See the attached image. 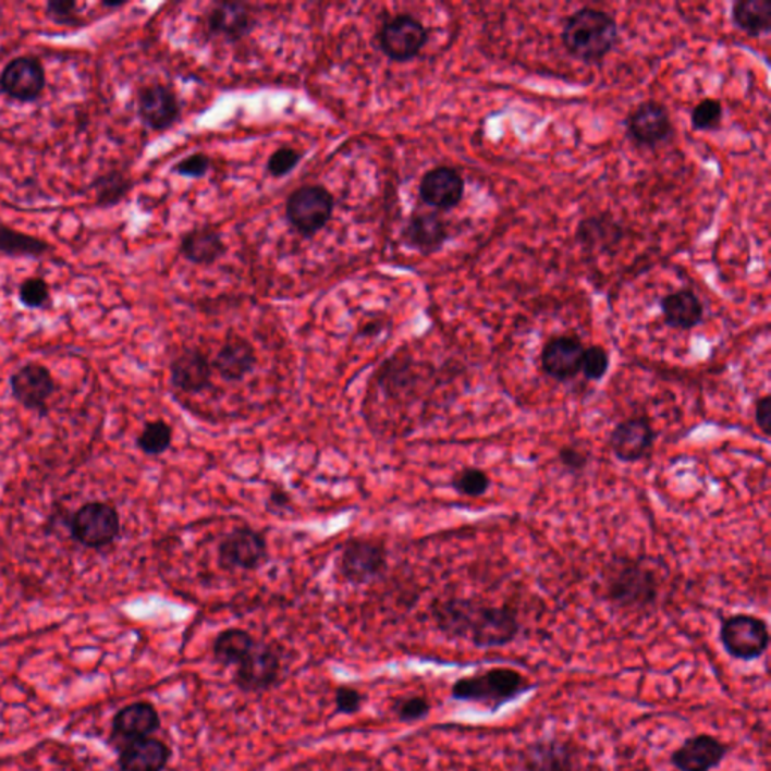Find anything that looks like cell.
I'll use <instances>...</instances> for the list:
<instances>
[{"label":"cell","instance_id":"1","mask_svg":"<svg viewBox=\"0 0 771 771\" xmlns=\"http://www.w3.org/2000/svg\"><path fill=\"white\" fill-rule=\"evenodd\" d=\"M431 615L443 635L467 640L476 648L506 647L517 639L521 621L510 605H494L476 598L450 597L436 600Z\"/></svg>","mask_w":771,"mask_h":771},{"label":"cell","instance_id":"2","mask_svg":"<svg viewBox=\"0 0 771 771\" xmlns=\"http://www.w3.org/2000/svg\"><path fill=\"white\" fill-rule=\"evenodd\" d=\"M662 582L651 566L632 558H615L603 573V597L621 611H645L659 601Z\"/></svg>","mask_w":771,"mask_h":771},{"label":"cell","instance_id":"3","mask_svg":"<svg viewBox=\"0 0 771 771\" xmlns=\"http://www.w3.org/2000/svg\"><path fill=\"white\" fill-rule=\"evenodd\" d=\"M617 23L608 11L585 7L564 20L562 46L574 59L585 64H600L617 42Z\"/></svg>","mask_w":771,"mask_h":771},{"label":"cell","instance_id":"4","mask_svg":"<svg viewBox=\"0 0 771 771\" xmlns=\"http://www.w3.org/2000/svg\"><path fill=\"white\" fill-rule=\"evenodd\" d=\"M534 686L522 672L513 668H491L452 684L455 701L475 703L498 713L506 703L529 694Z\"/></svg>","mask_w":771,"mask_h":771},{"label":"cell","instance_id":"5","mask_svg":"<svg viewBox=\"0 0 771 771\" xmlns=\"http://www.w3.org/2000/svg\"><path fill=\"white\" fill-rule=\"evenodd\" d=\"M719 639L726 654L734 660L754 662L769 649V624L762 617L737 613L722 621Z\"/></svg>","mask_w":771,"mask_h":771},{"label":"cell","instance_id":"6","mask_svg":"<svg viewBox=\"0 0 771 771\" xmlns=\"http://www.w3.org/2000/svg\"><path fill=\"white\" fill-rule=\"evenodd\" d=\"M334 199L322 186H303L291 193L285 215L290 225L303 237H314L332 219Z\"/></svg>","mask_w":771,"mask_h":771},{"label":"cell","instance_id":"7","mask_svg":"<svg viewBox=\"0 0 771 771\" xmlns=\"http://www.w3.org/2000/svg\"><path fill=\"white\" fill-rule=\"evenodd\" d=\"M219 565L228 572H255L269 560L266 537L249 526L234 527L218 546Z\"/></svg>","mask_w":771,"mask_h":771},{"label":"cell","instance_id":"8","mask_svg":"<svg viewBox=\"0 0 771 771\" xmlns=\"http://www.w3.org/2000/svg\"><path fill=\"white\" fill-rule=\"evenodd\" d=\"M74 540L90 549H101L115 542L121 533L120 514L109 503H85L71 518Z\"/></svg>","mask_w":771,"mask_h":771},{"label":"cell","instance_id":"9","mask_svg":"<svg viewBox=\"0 0 771 771\" xmlns=\"http://www.w3.org/2000/svg\"><path fill=\"white\" fill-rule=\"evenodd\" d=\"M388 568V550L383 542L353 538L342 549L338 572L345 582L365 585L383 576Z\"/></svg>","mask_w":771,"mask_h":771},{"label":"cell","instance_id":"10","mask_svg":"<svg viewBox=\"0 0 771 771\" xmlns=\"http://www.w3.org/2000/svg\"><path fill=\"white\" fill-rule=\"evenodd\" d=\"M281 669V656L277 649L258 640L234 668V684L245 694H262L277 684Z\"/></svg>","mask_w":771,"mask_h":771},{"label":"cell","instance_id":"11","mask_svg":"<svg viewBox=\"0 0 771 771\" xmlns=\"http://www.w3.org/2000/svg\"><path fill=\"white\" fill-rule=\"evenodd\" d=\"M379 41L386 57L392 61L407 62L423 52L428 41V30L418 19L401 14L384 23Z\"/></svg>","mask_w":771,"mask_h":771},{"label":"cell","instance_id":"12","mask_svg":"<svg viewBox=\"0 0 771 771\" xmlns=\"http://www.w3.org/2000/svg\"><path fill=\"white\" fill-rule=\"evenodd\" d=\"M628 139L637 147L654 149L674 136V124L666 106L648 100L632 110L625 121Z\"/></svg>","mask_w":771,"mask_h":771},{"label":"cell","instance_id":"13","mask_svg":"<svg viewBox=\"0 0 771 771\" xmlns=\"http://www.w3.org/2000/svg\"><path fill=\"white\" fill-rule=\"evenodd\" d=\"M656 431L645 416L624 419L609 436V446L621 463H637L647 458L654 448Z\"/></svg>","mask_w":771,"mask_h":771},{"label":"cell","instance_id":"14","mask_svg":"<svg viewBox=\"0 0 771 771\" xmlns=\"http://www.w3.org/2000/svg\"><path fill=\"white\" fill-rule=\"evenodd\" d=\"M731 747L710 734H696L684 739L671 754V764L678 771H713L725 761Z\"/></svg>","mask_w":771,"mask_h":771},{"label":"cell","instance_id":"15","mask_svg":"<svg viewBox=\"0 0 771 771\" xmlns=\"http://www.w3.org/2000/svg\"><path fill=\"white\" fill-rule=\"evenodd\" d=\"M584 342L573 334H558L546 342L540 354L542 372L558 383H566L580 372Z\"/></svg>","mask_w":771,"mask_h":771},{"label":"cell","instance_id":"16","mask_svg":"<svg viewBox=\"0 0 771 771\" xmlns=\"http://www.w3.org/2000/svg\"><path fill=\"white\" fill-rule=\"evenodd\" d=\"M625 237V227L611 212H598L582 219L576 230V242L585 254L600 257L613 254Z\"/></svg>","mask_w":771,"mask_h":771},{"label":"cell","instance_id":"17","mask_svg":"<svg viewBox=\"0 0 771 771\" xmlns=\"http://www.w3.org/2000/svg\"><path fill=\"white\" fill-rule=\"evenodd\" d=\"M466 183L454 168L439 167L423 176L419 184L420 199L440 211L454 210L462 204Z\"/></svg>","mask_w":771,"mask_h":771},{"label":"cell","instance_id":"18","mask_svg":"<svg viewBox=\"0 0 771 771\" xmlns=\"http://www.w3.org/2000/svg\"><path fill=\"white\" fill-rule=\"evenodd\" d=\"M46 86V73L38 59L15 58L2 71L0 88L8 97L19 101H34Z\"/></svg>","mask_w":771,"mask_h":771},{"label":"cell","instance_id":"19","mask_svg":"<svg viewBox=\"0 0 771 771\" xmlns=\"http://www.w3.org/2000/svg\"><path fill=\"white\" fill-rule=\"evenodd\" d=\"M140 120L156 132L171 128L180 120L181 105L174 90L167 85L144 86L137 97Z\"/></svg>","mask_w":771,"mask_h":771},{"label":"cell","instance_id":"20","mask_svg":"<svg viewBox=\"0 0 771 771\" xmlns=\"http://www.w3.org/2000/svg\"><path fill=\"white\" fill-rule=\"evenodd\" d=\"M14 399L29 411L46 412L47 401L54 393V380L49 369L39 364H27L11 377Z\"/></svg>","mask_w":771,"mask_h":771},{"label":"cell","instance_id":"21","mask_svg":"<svg viewBox=\"0 0 771 771\" xmlns=\"http://www.w3.org/2000/svg\"><path fill=\"white\" fill-rule=\"evenodd\" d=\"M208 33L225 39L228 42H237L247 37L257 26L254 13L246 3L218 2L211 7L207 14Z\"/></svg>","mask_w":771,"mask_h":771},{"label":"cell","instance_id":"22","mask_svg":"<svg viewBox=\"0 0 771 771\" xmlns=\"http://www.w3.org/2000/svg\"><path fill=\"white\" fill-rule=\"evenodd\" d=\"M523 771H577L576 749L562 739H538L521 754Z\"/></svg>","mask_w":771,"mask_h":771},{"label":"cell","instance_id":"23","mask_svg":"<svg viewBox=\"0 0 771 771\" xmlns=\"http://www.w3.org/2000/svg\"><path fill=\"white\" fill-rule=\"evenodd\" d=\"M211 360L199 348H188L172 360L171 383L184 393H200L211 388Z\"/></svg>","mask_w":771,"mask_h":771},{"label":"cell","instance_id":"24","mask_svg":"<svg viewBox=\"0 0 771 771\" xmlns=\"http://www.w3.org/2000/svg\"><path fill=\"white\" fill-rule=\"evenodd\" d=\"M257 362V352L246 338L240 334H228L211 365L223 379L242 381L254 372Z\"/></svg>","mask_w":771,"mask_h":771},{"label":"cell","instance_id":"25","mask_svg":"<svg viewBox=\"0 0 771 771\" xmlns=\"http://www.w3.org/2000/svg\"><path fill=\"white\" fill-rule=\"evenodd\" d=\"M450 238L446 223L435 212H416L404 227V245L423 255L439 252Z\"/></svg>","mask_w":771,"mask_h":771},{"label":"cell","instance_id":"26","mask_svg":"<svg viewBox=\"0 0 771 771\" xmlns=\"http://www.w3.org/2000/svg\"><path fill=\"white\" fill-rule=\"evenodd\" d=\"M660 310L668 328L683 330V332L698 328L706 316L701 298L688 289H680L666 294L660 301Z\"/></svg>","mask_w":771,"mask_h":771},{"label":"cell","instance_id":"27","mask_svg":"<svg viewBox=\"0 0 771 771\" xmlns=\"http://www.w3.org/2000/svg\"><path fill=\"white\" fill-rule=\"evenodd\" d=\"M159 726V713L155 706L148 702H135L124 707L113 719V733L128 743L148 738Z\"/></svg>","mask_w":771,"mask_h":771},{"label":"cell","instance_id":"28","mask_svg":"<svg viewBox=\"0 0 771 771\" xmlns=\"http://www.w3.org/2000/svg\"><path fill=\"white\" fill-rule=\"evenodd\" d=\"M171 759L167 743L157 738H142L128 743L120 757L123 771H163Z\"/></svg>","mask_w":771,"mask_h":771},{"label":"cell","instance_id":"29","mask_svg":"<svg viewBox=\"0 0 771 771\" xmlns=\"http://www.w3.org/2000/svg\"><path fill=\"white\" fill-rule=\"evenodd\" d=\"M180 250L188 262L196 266H211L222 258L227 247L219 231L210 227H199L184 235Z\"/></svg>","mask_w":771,"mask_h":771},{"label":"cell","instance_id":"30","mask_svg":"<svg viewBox=\"0 0 771 771\" xmlns=\"http://www.w3.org/2000/svg\"><path fill=\"white\" fill-rule=\"evenodd\" d=\"M258 640L245 628H227L212 642V657L223 668H235L257 645Z\"/></svg>","mask_w":771,"mask_h":771},{"label":"cell","instance_id":"31","mask_svg":"<svg viewBox=\"0 0 771 771\" xmlns=\"http://www.w3.org/2000/svg\"><path fill=\"white\" fill-rule=\"evenodd\" d=\"M731 19L742 33L758 38L770 34V0H739L731 8Z\"/></svg>","mask_w":771,"mask_h":771},{"label":"cell","instance_id":"32","mask_svg":"<svg viewBox=\"0 0 771 771\" xmlns=\"http://www.w3.org/2000/svg\"><path fill=\"white\" fill-rule=\"evenodd\" d=\"M49 246L42 240L27 235L25 232L11 230L10 227L0 225V252L11 257H42Z\"/></svg>","mask_w":771,"mask_h":771},{"label":"cell","instance_id":"33","mask_svg":"<svg viewBox=\"0 0 771 771\" xmlns=\"http://www.w3.org/2000/svg\"><path fill=\"white\" fill-rule=\"evenodd\" d=\"M172 436H174V431H172L171 425L160 419L152 420V423L145 424L144 430L137 438V446L144 454L161 455L171 448Z\"/></svg>","mask_w":771,"mask_h":771},{"label":"cell","instance_id":"34","mask_svg":"<svg viewBox=\"0 0 771 771\" xmlns=\"http://www.w3.org/2000/svg\"><path fill=\"white\" fill-rule=\"evenodd\" d=\"M451 487L464 498H482L490 490L491 479L489 474L479 467H464L452 476Z\"/></svg>","mask_w":771,"mask_h":771},{"label":"cell","instance_id":"35","mask_svg":"<svg viewBox=\"0 0 771 771\" xmlns=\"http://www.w3.org/2000/svg\"><path fill=\"white\" fill-rule=\"evenodd\" d=\"M96 186L97 203L103 207H112L127 196L130 188H132V181L123 172L113 171L101 176Z\"/></svg>","mask_w":771,"mask_h":771},{"label":"cell","instance_id":"36","mask_svg":"<svg viewBox=\"0 0 771 771\" xmlns=\"http://www.w3.org/2000/svg\"><path fill=\"white\" fill-rule=\"evenodd\" d=\"M690 120L696 132H718L723 123V106L715 98H706L692 110Z\"/></svg>","mask_w":771,"mask_h":771},{"label":"cell","instance_id":"37","mask_svg":"<svg viewBox=\"0 0 771 771\" xmlns=\"http://www.w3.org/2000/svg\"><path fill=\"white\" fill-rule=\"evenodd\" d=\"M611 368V354L601 345H591L585 348L584 357H582L580 372L585 379L591 381L603 380L605 374Z\"/></svg>","mask_w":771,"mask_h":771},{"label":"cell","instance_id":"38","mask_svg":"<svg viewBox=\"0 0 771 771\" xmlns=\"http://www.w3.org/2000/svg\"><path fill=\"white\" fill-rule=\"evenodd\" d=\"M431 703L424 696H405L393 703V713L404 723H415L427 718Z\"/></svg>","mask_w":771,"mask_h":771},{"label":"cell","instance_id":"39","mask_svg":"<svg viewBox=\"0 0 771 771\" xmlns=\"http://www.w3.org/2000/svg\"><path fill=\"white\" fill-rule=\"evenodd\" d=\"M19 297L27 308H42L50 301L49 285L39 278L26 279L20 286Z\"/></svg>","mask_w":771,"mask_h":771},{"label":"cell","instance_id":"40","mask_svg":"<svg viewBox=\"0 0 771 771\" xmlns=\"http://www.w3.org/2000/svg\"><path fill=\"white\" fill-rule=\"evenodd\" d=\"M301 160L302 155L296 149L290 147L279 148L267 161V171L274 179H281V176L289 175L291 171H294Z\"/></svg>","mask_w":771,"mask_h":771},{"label":"cell","instance_id":"41","mask_svg":"<svg viewBox=\"0 0 771 771\" xmlns=\"http://www.w3.org/2000/svg\"><path fill=\"white\" fill-rule=\"evenodd\" d=\"M364 706V695L357 688L341 686L334 692V708L336 713L356 714Z\"/></svg>","mask_w":771,"mask_h":771},{"label":"cell","instance_id":"42","mask_svg":"<svg viewBox=\"0 0 771 771\" xmlns=\"http://www.w3.org/2000/svg\"><path fill=\"white\" fill-rule=\"evenodd\" d=\"M211 160L206 155H192L176 163L174 167L175 174L188 176V179H203L210 172Z\"/></svg>","mask_w":771,"mask_h":771},{"label":"cell","instance_id":"43","mask_svg":"<svg viewBox=\"0 0 771 771\" xmlns=\"http://www.w3.org/2000/svg\"><path fill=\"white\" fill-rule=\"evenodd\" d=\"M77 3L71 0H57L47 3V15L61 25H71L76 22Z\"/></svg>","mask_w":771,"mask_h":771},{"label":"cell","instance_id":"44","mask_svg":"<svg viewBox=\"0 0 771 771\" xmlns=\"http://www.w3.org/2000/svg\"><path fill=\"white\" fill-rule=\"evenodd\" d=\"M560 462L566 470L582 472L588 467L589 455L576 446H564L560 450Z\"/></svg>","mask_w":771,"mask_h":771},{"label":"cell","instance_id":"45","mask_svg":"<svg viewBox=\"0 0 771 771\" xmlns=\"http://www.w3.org/2000/svg\"><path fill=\"white\" fill-rule=\"evenodd\" d=\"M755 423H757L759 430L766 438H770L771 435V396L769 393L761 396L755 403Z\"/></svg>","mask_w":771,"mask_h":771},{"label":"cell","instance_id":"46","mask_svg":"<svg viewBox=\"0 0 771 771\" xmlns=\"http://www.w3.org/2000/svg\"><path fill=\"white\" fill-rule=\"evenodd\" d=\"M269 502L273 509L282 510L290 505L291 498L285 490H273L270 493Z\"/></svg>","mask_w":771,"mask_h":771},{"label":"cell","instance_id":"47","mask_svg":"<svg viewBox=\"0 0 771 771\" xmlns=\"http://www.w3.org/2000/svg\"><path fill=\"white\" fill-rule=\"evenodd\" d=\"M103 5L108 8H120L124 5V2H103Z\"/></svg>","mask_w":771,"mask_h":771}]
</instances>
